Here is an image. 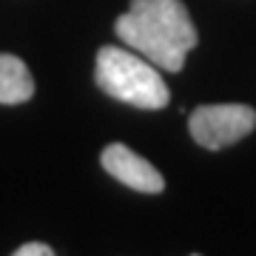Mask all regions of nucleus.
I'll return each instance as SVG.
<instances>
[{"mask_svg": "<svg viewBox=\"0 0 256 256\" xmlns=\"http://www.w3.org/2000/svg\"><path fill=\"white\" fill-rule=\"evenodd\" d=\"M114 32L128 48L165 72H180L196 46V26L182 0H131Z\"/></svg>", "mask_w": 256, "mask_h": 256, "instance_id": "obj_1", "label": "nucleus"}, {"mask_svg": "<svg viewBox=\"0 0 256 256\" xmlns=\"http://www.w3.org/2000/svg\"><path fill=\"white\" fill-rule=\"evenodd\" d=\"M94 80L102 92L134 108L160 111L168 106V86L162 82L156 66L142 54L122 46H102L97 52Z\"/></svg>", "mask_w": 256, "mask_h": 256, "instance_id": "obj_2", "label": "nucleus"}, {"mask_svg": "<svg viewBox=\"0 0 256 256\" xmlns=\"http://www.w3.org/2000/svg\"><path fill=\"white\" fill-rule=\"evenodd\" d=\"M194 142L208 151L228 148L245 140L256 128V111L245 102H220V106H200L188 117Z\"/></svg>", "mask_w": 256, "mask_h": 256, "instance_id": "obj_3", "label": "nucleus"}, {"mask_svg": "<svg viewBox=\"0 0 256 256\" xmlns=\"http://www.w3.org/2000/svg\"><path fill=\"white\" fill-rule=\"evenodd\" d=\"M100 165L108 171L117 182L128 185L140 194H160L165 188V176L156 171L154 165L142 160L140 154H134L128 146L122 142H111L102 148Z\"/></svg>", "mask_w": 256, "mask_h": 256, "instance_id": "obj_4", "label": "nucleus"}, {"mask_svg": "<svg viewBox=\"0 0 256 256\" xmlns=\"http://www.w3.org/2000/svg\"><path fill=\"white\" fill-rule=\"evenodd\" d=\"M34 97V77L14 54H0V102L18 106Z\"/></svg>", "mask_w": 256, "mask_h": 256, "instance_id": "obj_5", "label": "nucleus"}, {"mask_svg": "<svg viewBox=\"0 0 256 256\" xmlns=\"http://www.w3.org/2000/svg\"><path fill=\"white\" fill-rule=\"evenodd\" d=\"M54 250L48 245H43V242H26V245H20L18 250H14V256H52Z\"/></svg>", "mask_w": 256, "mask_h": 256, "instance_id": "obj_6", "label": "nucleus"}]
</instances>
